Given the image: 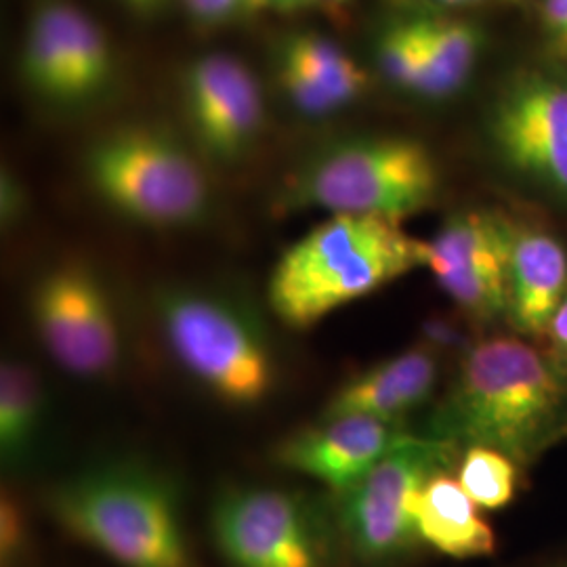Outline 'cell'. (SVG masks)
Here are the masks:
<instances>
[{
	"label": "cell",
	"instance_id": "obj_8",
	"mask_svg": "<svg viewBox=\"0 0 567 567\" xmlns=\"http://www.w3.org/2000/svg\"><path fill=\"white\" fill-rule=\"evenodd\" d=\"M208 526L231 567H334L343 547L334 515L284 487H225L213 501Z\"/></svg>",
	"mask_w": 567,
	"mask_h": 567
},
{
	"label": "cell",
	"instance_id": "obj_4",
	"mask_svg": "<svg viewBox=\"0 0 567 567\" xmlns=\"http://www.w3.org/2000/svg\"><path fill=\"white\" fill-rule=\"evenodd\" d=\"M152 311L171 358L215 400L246 410L274 395L278 353L252 301L225 288L168 284L154 292Z\"/></svg>",
	"mask_w": 567,
	"mask_h": 567
},
{
	"label": "cell",
	"instance_id": "obj_21",
	"mask_svg": "<svg viewBox=\"0 0 567 567\" xmlns=\"http://www.w3.org/2000/svg\"><path fill=\"white\" fill-rule=\"evenodd\" d=\"M456 473L458 484L477 507L498 511L515 498L524 468L498 450L468 446L458 458Z\"/></svg>",
	"mask_w": 567,
	"mask_h": 567
},
{
	"label": "cell",
	"instance_id": "obj_13",
	"mask_svg": "<svg viewBox=\"0 0 567 567\" xmlns=\"http://www.w3.org/2000/svg\"><path fill=\"white\" fill-rule=\"evenodd\" d=\"M185 105L206 156L234 163L257 140L264 122L259 82L243 61L213 53L194 61L185 74Z\"/></svg>",
	"mask_w": 567,
	"mask_h": 567
},
{
	"label": "cell",
	"instance_id": "obj_19",
	"mask_svg": "<svg viewBox=\"0 0 567 567\" xmlns=\"http://www.w3.org/2000/svg\"><path fill=\"white\" fill-rule=\"evenodd\" d=\"M425 55L426 97H446L471 76L480 55V30L466 21L412 20Z\"/></svg>",
	"mask_w": 567,
	"mask_h": 567
},
{
	"label": "cell",
	"instance_id": "obj_2",
	"mask_svg": "<svg viewBox=\"0 0 567 567\" xmlns=\"http://www.w3.org/2000/svg\"><path fill=\"white\" fill-rule=\"evenodd\" d=\"M55 522L121 567H198L177 484L156 466L114 458L84 466L49 492Z\"/></svg>",
	"mask_w": 567,
	"mask_h": 567
},
{
	"label": "cell",
	"instance_id": "obj_9",
	"mask_svg": "<svg viewBox=\"0 0 567 567\" xmlns=\"http://www.w3.org/2000/svg\"><path fill=\"white\" fill-rule=\"evenodd\" d=\"M30 320L49 358L68 374L100 381L122 362L121 320L102 278L86 265L49 269L30 290Z\"/></svg>",
	"mask_w": 567,
	"mask_h": 567
},
{
	"label": "cell",
	"instance_id": "obj_12",
	"mask_svg": "<svg viewBox=\"0 0 567 567\" xmlns=\"http://www.w3.org/2000/svg\"><path fill=\"white\" fill-rule=\"evenodd\" d=\"M414 435L402 423L364 414L322 416L320 423L282 437L271 458L276 465L324 484L337 496Z\"/></svg>",
	"mask_w": 567,
	"mask_h": 567
},
{
	"label": "cell",
	"instance_id": "obj_24",
	"mask_svg": "<svg viewBox=\"0 0 567 567\" xmlns=\"http://www.w3.org/2000/svg\"><path fill=\"white\" fill-rule=\"evenodd\" d=\"M30 547V524L20 498L4 489L0 498V564L18 567Z\"/></svg>",
	"mask_w": 567,
	"mask_h": 567
},
{
	"label": "cell",
	"instance_id": "obj_10",
	"mask_svg": "<svg viewBox=\"0 0 567 567\" xmlns=\"http://www.w3.org/2000/svg\"><path fill=\"white\" fill-rule=\"evenodd\" d=\"M487 131L513 175L567 204V82L517 76L494 103Z\"/></svg>",
	"mask_w": 567,
	"mask_h": 567
},
{
	"label": "cell",
	"instance_id": "obj_7",
	"mask_svg": "<svg viewBox=\"0 0 567 567\" xmlns=\"http://www.w3.org/2000/svg\"><path fill=\"white\" fill-rule=\"evenodd\" d=\"M463 450L416 433L389 452L364 477L334 496V522L343 550L358 567H400L423 540L414 501L426 482L458 465Z\"/></svg>",
	"mask_w": 567,
	"mask_h": 567
},
{
	"label": "cell",
	"instance_id": "obj_22",
	"mask_svg": "<svg viewBox=\"0 0 567 567\" xmlns=\"http://www.w3.org/2000/svg\"><path fill=\"white\" fill-rule=\"evenodd\" d=\"M68 42L76 103L105 89L114 74V58L102 28L74 4L68 11Z\"/></svg>",
	"mask_w": 567,
	"mask_h": 567
},
{
	"label": "cell",
	"instance_id": "obj_34",
	"mask_svg": "<svg viewBox=\"0 0 567 567\" xmlns=\"http://www.w3.org/2000/svg\"><path fill=\"white\" fill-rule=\"evenodd\" d=\"M553 567H567V559H566V561H561V564H557V566H553Z\"/></svg>",
	"mask_w": 567,
	"mask_h": 567
},
{
	"label": "cell",
	"instance_id": "obj_25",
	"mask_svg": "<svg viewBox=\"0 0 567 567\" xmlns=\"http://www.w3.org/2000/svg\"><path fill=\"white\" fill-rule=\"evenodd\" d=\"M278 74H280V84L286 97L307 116H328L341 110L339 103L334 102L318 82L311 81L301 70L278 61Z\"/></svg>",
	"mask_w": 567,
	"mask_h": 567
},
{
	"label": "cell",
	"instance_id": "obj_5",
	"mask_svg": "<svg viewBox=\"0 0 567 567\" xmlns=\"http://www.w3.org/2000/svg\"><path fill=\"white\" fill-rule=\"evenodd\" d=\"M440 192V171L423 143L365 137L334 143L301 164L284 185L288 210L368 215L402 224Z\"/></svg>",
	"mask_w": 567,
	"mask_h": 567
},
{
	"label": "cell",
	"instance_id": "obj_33",
	"mask_svg": "<svg viewBox=\"0 0 567 567\" xmlns=\"http://www.w3.org/2000/svg\"><path fill=\"white\" fill-rule=\"evenodd\" d=\"M440 4H447V7H458V4H471V2H482V0H433Z\"/></svg>",
	"mask_w": 567,
	"mask_h": 567
},
{
	"label": "cell",
	"instance_id": "obj_3",
	"mask_svg": "<svg viewBox=\"0 0 567 567\" xmlns=\"http://www.w3.org/2000/svg\"><path fill=\"white\" fill-rule=\"evenodd\" d=\"M419 267H426V243L408 236L402 224L330 215L278 259L267 305L286 328L309 330Z\"/></svg>",
	"mask_w": 567,
	"mask_h": 567
},
{
	"label": "cell",
	"instance_id": "obj_14",
	"mask_svg": "<svg viewBox=\"0 0 567 567\" xmlns=\"http://www.w3.org/2000/svg\"><path fill=\"white\" fill-rule=\"evenodd\" d=\"M567 292V250L553 234L511 221L507 324L526 339H545Z\"/></svg>",
	"mask_w": 567,
	"mask_h": 567
},
{
	"label": "cell",
	"instance_id": "obj_35",
	"mask_svg": "<svg viewBox=\"0 0 567 567\" xmlns=\"http://www.w3.org/2000/svg\"><path fill=\"white\" fill-rule=\"evenodd\" d=\"M328 2H341V0H328Z\"/></svg>",
	"mask_w": 567,
	"mask_h": 567
},
{
	"label": "cell",
	"instance_id": "obj_29",
	"mask_svg": "<svg viewBox=\"0 0 567 567\" xmlns=\"http://www.w3.org/2000/svg\"><path fill=\"white\" fill-rule=\"evenodd\" d=\"M23 208H25V196H23L20 185L11 175L2 173V221L16 224L20 219Z\"/></svg>",
	"mask_w": 567,
	"mask_h": 567
},
{
	"label": "cell",
	"instance_id": "obj_31",
	"mask_svg": "<svg viewBox=\"0 0 567 567\" xmlns=\"http://www.w3.org/2000/svg\"><path fill=\"white\" fill-rule=\"evenodd\" d=\"M305 2L307 0H267V4L278 7V9H297V7H301Z\"/></svg>",
	"mask_w": 567,
	"mask_h": 567
},
{
	"label": "cell",
	"instance_id": "obj_28",
	"mask_svg": "<svg viewBox=\"0 0 567 567\" xmlns=\"http://www.w3.org/2000/svg\"><path fill=\"white\" fill-rule=\"evenodd\" d=\"M545 341L548 351L567 368V292L548 324Z\"/></svg>",
	"mask_w": 567,
	"mask_h": 567
},
{
	"label": "cell",
	"instance_id": "obj_11",
	"mask_svg": "<svg viewBox=\"0 0 567 567\" xmlns=\"http://www.w3.org/2000/svg\"><path fill=\"white\" fill-rule=\"evenodd\" d=\"M511 221L498 213L463 210L426 243V267L468 320L507 322Z\"/></svg>",
	"mask_w": 567,
	"mask_h": 567
},
{
	"label": "cell",
	"instance_id": "obj_20",
	"mask_svg": "<svg viewBox=\"0 0 567 567\" xmlns=\"http://www.w3.org/2000/svg\"><path fill=\"white\" fill-rule=\"evenodd\" d=\"M301 70L343 107L358 100L365 89L364 70L351 60L339 44L322 34H292L280 47V60Z\"/></svg>",
	"mask_w": 567,
	"mask_h": 567
},
{
	"label": "cell",
	"instance_id": "obj_32",
	"mask_svg": "<svg viewBox=\"0 0 567 567\" xmlns=\"http://www.w3.org/2000/svg\"><path fill=\"white\" fill-rule=\"evenodd\" d=\"M240 9L244 11H257L261 7H267V0H238Z\"/></svg>",
	"mask_w": 567,
	"mask_h": 567
},
{
	"label": "cell",
	"instance_id": "obj_15",
	"mask_svg": "<svg viewBox=\"0 0 567 567\" xmlns=\"http://www.w3.org/2000/svg\"><path fill=\"white\" fill-rule=\"evenodd\" d=\"M440 355L433 344H414L351 377L328 400L322 416L364 414L405 425L433 398Z\"/></svg>",
	"mask_w": 567,
	"mask_h": 567
},
{
	"label": "cell",
	"instance_id": "obj_17",
	"mask_svg": "<svg viewBox=\"0 0 567 567\" xmlns=\"http://www.w3.org/2000/svg\"><path fill=\"white\" fill-rule=\"evenodd\" d=\"M49 423V395L39 372L20 360L0 368V461L9 473L30 468L39 458Z\"/></svg>",
	"mask_w": 567,
	"mask_h": 567
},
{
	"label": "cell",
	"instance_id": "obj_26",
	"mask_svg": "<svg viewBox=\"0 0 567 567\" xmlns=\"http://www.w3.org/2000/svg\"><path fill=\"white\" fill-rule=\"evenodd\" d=\"M189 13L204 23H219L243 13L238 0H183Z\"/></svg>",
	"mask_w": 567,
	"mask_h": 567
},
{
	"label": "cell",
	"instance_id": "obj_18",
	"mask_svg": "<svg viewBox=\"0 0 567 567\" xmlns=\"http://www.w3.org/2000/svg\"><path fill=\"white\" fill-rule=\"evenodd\" d=\"M68 11L65 0L41 2L32 13L23 47L25 81L42 97L60 103H74Z\"/></svg>",
	"mask_w": 567,
	"mask_h": 567
},
{
	"label": "cell",
	"instance_id": "obj_30",
	"mask_svg": "<svg viewBox=\"0 0 567 567\" xmlns=\"http://www.w3.org/2000/svg\"><path fill=\"white\" fill-rule=\"evenodd\" d=\"M122 2L128 4V7L135 9V11H150L152 7L158 4V0H122Z\"/></svg>",
	"mask_w": 567,
	"mask_h": 567
},
{
	"label": "cell",
	"instance_id": "obj_6",
	"mask_svg": "<svg viewBox=\"0 0 567 567\" xmlns=\"http://www.w3.org/2000/svg\"><path fill=\"white\" fill-rule=\"evenodd\" d=\"M91 187L122 217L150 227H189L210 210V185L177 142L147 128H122L84 161Z\"/></svg>",
	"mask_w": 567,
	"mask_h": 567
},
{
	"label": "cell",
	"instance_id": "obj_16",
	"mask_svg": "<svg viewBox=\"0 0 567 567\" xmlns=\"http://www.w3.org/2000/svg\"><path fill=\"white\" fill-rule=\"evenodd\" d=\"M414 524L423 545L452 559H480L496 550L494 529L450 471L433 475L419 489Z\"/></svg>",
	"mask_w": 567,
	"mask_h": 567
},
{
	"label": "cell",
	"instance_id": "obj_1",
	"mask_svg": "<svg viewBox=\"0 0 567 567\" xmlns=\"http://www.w3.org/2000/svg\"><path fill=\"white\" fill-rule=\"evenodd\" d=\"M421 435L492 447L527 471L567 440V368L515 332L468 344Z\"/></svg>",
	"mask_w": 567,
	"mask_h": 567
},
{
	"label": "cell",
	"instance_id": "obj_23",
	"mask_svg": "<svg viewBox=\"0 0 567 567\" xmlns=\"http://www.w3.org/2000/svg\"><path fill=\"white\" fill-rule=\"evenodd\" d=\"M381 70L386 79L405 91H425V55L419 41L414 21H404L386 28L377 47Z\"/></svg>",
	"mask_w": 567,
	"mask_h": 567
},
{
	"label": "cell",
	"instance_id": "obj_27",
	"mask_svg": "<svg viewBox=\"0 0 567 567\" xmlns=\"http://www.w3.org/2000/svg\"><path fill=\"white\" fill-rule=\"evenodd\" d=\"M543 20L550 41L567 53V0H543Z\"/></svg>",
	"mask_w": 567,
	"mask_h": 567
}]
</instances>
